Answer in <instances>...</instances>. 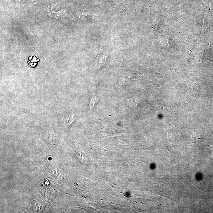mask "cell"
<instances>
[{"instance_id": "4", "label": "cell", "mask_w": 213, "mask_h": 213, "mask_svg": "<svg viewBox=\"0 0 213 213\" xmlns=\"http://www.w3.org/2000/svg\"><path fill=\"white\" fill-rule=\"evenodd\" d=\"M106 60V56H103L98 59L96 63V68H99L105 64Z\"/></svg>"}, {"instance_id": "1", "label": "cell", "mask_w": 213, "mask_h": 213, "mask_svg": "<svg viewBox=\"0 0 213 213\" xmlns=\"http://www.w3.org/2000/svg\"><path fill=\"white\" fill-rule=\"evenodd\" d=\"M61 121L65 126H70L74 120V114L72 113L64 114L61 116Z\"/></svg>"}, {"instance_id": "3", "label": "cell", "mask_w": 213, "mask_h": 213, "mask_svg": "<svg viewBox=\"0 0 213 213\" xmlns=\"http://www.w3.org/2000/svg\"><path fill=\"white\" fill-rule=\"evenodd\" d=\"M99 99L98 97L94 94H93L89 104V110H92L94 106L99 102Z\"/></svg>"}, {"instance_id": "2", "label": "cell", "mask_w": 213, "mask_h": 213, "mask_svg": "<svg viewBox=\"0 0 213 213\" xmlns=\"http://www.w3.org/2000/svg\"><path fill=\"white\" fill-rule=\"evenodd\" d=\"M45 139L50 144H54L57 141L56 135L52 132H47L45 135Z\"/></svg>"}]
</instances>
